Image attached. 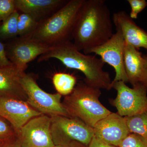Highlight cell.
<instances>
[{
	"label": "cell",
	"mask_w": 147,
	"mask_h": 147,
	"mask_svg": "<svg viewBox=\"0 0 147 147\" xmlns=\"http://www.w3.org/2000/svg\"><path fill=\"white\" fill-rule=\"evenodd\" d=\"M21 82L26 94L27 102L32 108L42 115L50 117H69L61 101V95L57 92L50 94L44 91L38 85L32 74L25 72Z\"/></svg>",
	"instance_id": "cell-6"
},
{
	"label": "cell",
	"mask_w": 147,
	"mask_h": 147,
	"mask_svg": "<svg viewBox=\"0 0 147 147\" xmlns=\"http://www.w3.org/2000/svg\"><path fill=\"white\" fill-rule=\"evenodd\" d=\"M38 23L29 14L19 12L17 21L18 36L30 37L36 29Z\"/></svg>",
	"instance_id": "cell-20"
},
{
	"label": "cell",
	"mask_w": 147,
	"mask_h": 147,
	"mask_svg": "<svg viewBox=\"0 0 147 147\" xmlns=\"http://www.w3.org/2000/svg\"><path fill=\"white\" fill-rule=\"evenodd\" d=\"M41 115L27 101L0 98V117L11 125L16 133L29 121Z\"/></svg>",
	"instance_id": "cell-12"
},
{
	"label": "cell",
	"mask_w": 147,
	"mask_h": 147,
	"mask_svg": "<svg viewBox=\"0 0 147 147\" xmlns=\"http://www.w3.org/2000/svg\"><path fill=\"white\" fill-rule=\"evenodd\" d=\"M94 136L100 141L119 147L130 134L125 117L111 113L98 121L93 127Z\"/></svg>",
	"instance_id": "cell-11"
},
{
	"label": "cell",
	"mask_w": 147,
	"mask_h": 147,
	"mask_svg": "<svg viewBox=\"0 0 147 147\" xmlns=\"http://www.w3.org/2000/svg\"><path fill=\"white\" fill-rule=\"evenodd\" d=\"M16 10L14 0H0V22Z\"/></svg>",
	"instance_id": "cell-23"
},
{
	"label": "cell",
	"mask_w": 147,
	"mask_h": 147,
	"mask_svg": "<svg viewBox=\"0 0 147 147\" xmlns=\"http://www.w3.org/2000/svg\"><path fill=\"white\" fill-rule=\"evenodd\" d=\"M51 117L41 115L29 121L16 133L21 147H54L50 131Z\"/></svg>",
	"instance_id": "cell-10"
},
{
	"label": "cell",
	"mask_w": 147,
	"mask_h": 147,
	"mask_svg": "<svg viewBox=\"0 0 147 147\" xmlns=\"http://www.w3.org/2000/svg\"><path fill=\"white\" fill-rule=\"evenodd\" d=\"M100 89L79 82L70 94L65 96L62 103L69 116L77 118L93 128L98 121L112 112L99 100Z\"/></svg>",
	"instance_id": "cell-4"
},
{
	"label": "cell",
	"mask_w": 147,
	"mask_h": 147,
	"mask_svg": "<svg viewBox=\"0 0 147 147\" xmlns=\"http://www.w3.org/2000/svg\"><path fill=\"white\" fill-rule=\"evenodd\" d=\"M50 117V131L55 146L76 141L88 146L94 136L93 127L77 118L61 115Z\"/></svg>",
	"instance_id": "cell-5"
},
{
	"label": "cell",
	"mask_w": 147,
	"mask_h": 147,
	"mask_svg": "<svg viewBox=\"0 0 147 147\" xmlns=\"http://www.w3.org/2000/svg\"><path fill=\"white\" fill-rule=\"evenodd\" d=\"M127 1L131 7L129 16L132 19H137L138 14L147 6L146 0H127Z\"/></svg>",
	"instance_id": "cell-24"
},
{
	"label": "cell",
	"mask_w": 147,
	"mask_h": 147,
	"mask_svg": "<svg viewBox=\"0 0 147 147\" xmlns=\"http://www.w3.org/2000/svg\"><path fill=\"white\" fill-rule=\"evenodd\" d=\"M16 135V131L9 123L0 117V141L5 142Z\"/></svg>",
	"instance_id": "cell-22"
},
{
	"label": "cell",
	"mask_w": 147,
	"mask_h": 147,
	"mask_svg": "<svg viewBox=\"0 0 147 147\" xmlns=\"http://www.w3.org/2000/svg\"><path fill=\"white\" fill-rule=\"evenodd\" d=\"M25 73L14 65L0 67V98L27 101L26 94L21 82Z\"/></svg>",
	"instance_id": "cell-14"
},
{
	"label": "cell",
	"mask_w": 147,
	"mask_h": 147,
	"mask_svg": "<svg viewBox=\"0 0 147 147\" xmlns=\"http://www.w3.org/2000/svg\"><path fill=\"white\" fill-rule=\"evenodd\" d=\"M119 147H147V139L139 134L130 133Z\"/></svg>",
	"instance_id": "cell-21"
},
{
	"label": "cell",
	"mask_w": 147,
	"mask_h": 147,
	"mask_svg": "<svg viewBox=\"0 0 147 147\" xmlns=\"http://www.w3.org/2000/svg\"><path fill=\"white\" fill-rule=\"evenodd\" d=\"M56 59L67 68L81 71L85 76L84 81L91 86L110 90L112 81L110 74L105 71V63L100 58L81 53L71 41L50 47L47 53L40 56L38 62Z\"/></svg>",
	"instance_id": "cell-2"
},
{
	"label": "cell",
	"mask_w": 147,
	"mask_h": 147,
	"mask_svg": "<svg viewBox=\"0 0 147 147\" xmlns=\"http://www.w3.org/2000/svg\"><path fill=\"white\" fill-rule=\"evenodd\" d=\"M144 64V55L138 49L125 43L124 65L128 82L132 87L141 83Z\"/></svg>",
	"instance_id": "cell-16"
},
{
	"label": "cell",
	"mask_w": 147,
	"mask_h": 147,
	"mask_svg": "<svg viewBox=\"0 0 147 147\" xmlns=\"http://www.w3.org/2000/svg\"><path fill=\"white\" fill-rule=\"evenodd\" d=\"M1 147H21L16 136L7 141L4 142Z\"/></svg>",
	"instance_id": "cell-27"
},
{
	"label": "cell",
	"mask_w": 147,
	"mask_h": 147,
	"mask_svg": "<svg viewBox=\"0 0 147 147\" xmlns=\"http://www.w3.org/2000/svg\"><path fill=\"white\" fill-rule=\"evenodd\" d=\"M19 12L16 10L0 24V40L6 42L18 36L17 21Z\"/></svg>",
	"instance_id": "cell-18"
},
{
	"label": "cell",
	"mask_w": 147,
	"mask_h": 147,
	"mask_svg": "<svg viewBox=\"0 0 147 147\" xmlns=\"http://www.w3.org/2000/svg\"><path fill=\"white\" fill-rule=\"evenodd\" d=\"M88 147H119L106 144L94 136L90 142Z\"/></svg>",
	"instance_id": "cell-26"
},
{
	"label": "cell",
	"mask_w": 147,
	"mask_h": 147,
	"mask_svg": "<svg viewBox=\"0 0 147 147\" xmlns=\"http://www.w3.org/2000/svg\"><path fill=\"white\" fill-rule=\"evenodd\" d=\"M113 21L125 44L147 50V32L137 25L129 14L124 11H117L113 14Z\"/></svg>",
	"instance_id": "cell-13"
},
{
	"label": "cell",
	"mask_w": 147,
	"mask_h": 147,
	"mask_svg": "<svg viewBox=\"0 0 147 147\" xmlns=\"http://www.w3.org/2000/svg\"><path fill=\"white\" fill-rule=\"evenodd\" d=\"M112 88L117 91V95L110 99V103L120 115L131 117L147 110V90L141 83L130 88L124 82L118 81L112 82Z\"/></svg>",
	"instance_id": "cell-7"
},
{
	"label": "cell",
	"mask_w": 147,
	"mask_h": 147,
	"mask_svg": "<svg viewBox=\"0 0 147 147\" xmlns=\"http://www.w3.org/2000/svg\"><path fill=\"white\" fill-rule=\"evenodd\" d=\"M84 0H69L57 12L38 23L30 37L52 47L72 40L74 24Z\"/></svg>",
	"instance_id": "cell-3"
},
{
	"label": "cell",
	"mask_w": 147,
	"mask_h": 147,
	"mask_svg": "<svg viewBox=\"0 0 147 147\" xmlns=\"http://www.w3.org/2000/svg\"><path fill=\"white\" fill-rule=\"evenodd\" d=\"M1 22H0V24H1Z\"/></svg>",
	"instance_id": "cell-31"
},
{
	"label": "cell",
	"mask_w": 147,
	"mask_h": 147,
	"mask_svg": "<svg viewBox=\"0 0 147 147\" xmlns=\"http://www.w3.org/2000/svg\"><path fill=\"white\" fill-rule=\"evenodd\" d=\"M4 43L8 59L13 65L24 71L28 63L47 53L50 48L30 37L18 36Z\"/></svg>",
	"instance_id": "cell-8"
},
{
	"label": "cell",
	"mask_w": 147,
	"mask_h": 147,
	"mask_svg": "<svg viewBox=\"0 0 147 147\" xmlns=\"http://www.w3.org/2000/svg\"><path fill=\"white\" fill-rule=\"evenodd\" d=\"M130 133H134L147 139V110L140 114L125 117Z\"/></svg>",
	"instance_id": "cell-19"
},
{
	"label": "cell",
	"mask_w": 147,
	"mask_h": 147,
	"mask_svg": "<svg viewBox=\"0 0 147 147\" xmlns=\"http://www.w3.org/2000/svg\"><path fill=\"white\" fill-rule=\"evenodd\" d=\"M69 0H14L16 10L29 14L38 23L52 16Z\"/></svg>",
	"instance_id": "cell-15"
},
{
	"label": "cell",
	"mask_w": 147,
	"mask_h": 147,
	"mask_svg": "<svg viewBox=\"0 0 147 147\" xmlns=\"http://www.w3.org/2000/svg\"><path fill=\"white\" fill-rule=\"evenodd\" d=\"M13 65L8 59L6 53L5 43L0 40V67Z\"/></svg>",
	"instance_id": "cell-25"
},
{
	"label": "cell",
	"mask_w": 147,
	"mask_h": 147,
	"mask_svg": "<svg viewBox=\"0 0 147 147\" xmlns=\"http://www.w3.org/2000/svg\"><path fill=\"white\" fill-rule=\"evenodd\" d=\"M53 82L57 93L66 96L71 93L76 86V79L73 74L59 72L53 76Z\"/></svg>",
	"instance_id": "cell-17"
},
{
	"label": "cell",
	"mask_w": 147,
	"mask_h": 147,
	"mask_svg": "<svg viewBox=\"0 0 147 147\" xmlns=\"http://www.w3.org/2000/svg\"><path fill=\"white\" fill-rule=\"evenodd\" d=\"M113 22L105 1L84 0L74 28V45L80 51L102 45L113 35Z\"/></svg>",
	"instance_id": "cell-1"
},
{
	"label": "cell",
	"mask_w": 147,
	"mask_h": 147,
	"mask_svg": "<svg viewBox=\"0 0 147 147\" xmlns=\"http://www.w3.org/2000/svg\"><path fill=\"white\" fill-rule=\"evenodd\" d=\"M125 45L122 36L117 31L102 45L84 50L83 52L86 55H98L104 63H108L114 69L115 76L112 82L122 81L126 83L129 82L124 65Z\"/></svg>",
	"instance_id": "cell-9"
},
{
	"label": "cell",
	"mask_w": 147,
	"mask_h": 147,
	"mask_svg": "<svg viewBox=\"0 0 147 147\" xmlns=\"http://www.w3.org/2000/svg\"><path fill=\"white\" fill-rule=\"evenodd\" d=\"M4 142H2V141H0V147H1V146H2Z\"/></svg>",
	"instance_id": "cell-30"
},
{
	"label": "cell",
	"mask_w": 147,
	"mask_h": 147,
	"mask_svg": "<svg viewBox=\"0 0 147 147\" xmlns=\"http://www.w3.org/2000/svg\"><path fill=\"white\" fill-rule=\"evenodd\" d=\"M54 147H88L87 146H85L81 143L76 142V141H72L65 144L62 145H57L55 146Z\"/></svg>",
	"instance_id": "cell-29"
},
{
	"label": "cell",
	"mask_w": 147,
	"mask_h": 147,
	"mask_svg": "<svg viewBox=\"0 0 147 147\" xmlns=\"http://www.w3.org/2000/svg\"><path fill=\"white\" fill-rule=\"evenodd\" d=\"M145 59L144 68L141 79V84L144 85L147 90V55H144Z\"/></svg>",
	"instance_id": "cell-28"
}]
</instances>
